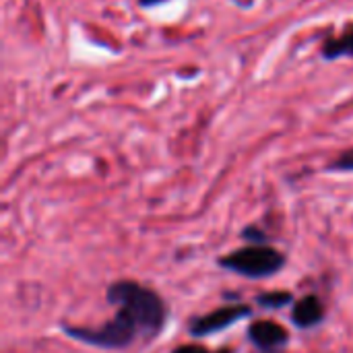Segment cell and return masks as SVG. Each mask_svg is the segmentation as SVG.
I'll return each instance as SVG.
<instances>
[{"mask_svg": "<svg viewBox=\"0 0 353 353\" xmlns=\"http://www.w3.org/2000/svg\"><path fill=\"white\" fill-rule=\"evenodd\" d=\"M108 304L116 308V314L99 327H72L60 325V331L79 343L116 352L128 350L139 339L153 341L168 325V304L163 298L132 279L114 281L105 292Z\"/></svg>", "mask_w": 353, "mask_h": 353, "instance_id": "1", "label": "cell"}, {"mask_svg": "<svg viewBox=\"0 0 353 353\" xmlns=\"http://www.w3.org/2000/svg\"><path fill=\"white\" fill-rule=\"evenodd\" d=\"M285 263H288L285 254L269 244H250L217 261L221 269L246 279H269L279 271H283Z\"/></svg>", "mask_w": 353, "mask_h": 353, "instance_id": "2", "label": "cell"}, {"mask_svg": "<svg viewBox=\"0 0 353 353\" xmlns=\"http://www.w3.org/2000/svg\"><path fill=\"white\" fill-rule=\"evenodd\" d=\"M248 316H252V308L246 304L223 306V308H217L205 316L192 319L188 325V333H190V337H196V339L209 337V335H215V333H221V331L234 327L236 323H240Z\"/></svg>", "mask_w": 353, "mask_h": 353, "instance_id": "3", "label": "cell"}, {"mask_svg": "<svg viewBox=\"0 0 353 353\" xmlns=\"http://www.w3.org/2000/svg\"><path fill=\"white\" fill-rule=\"evenodd\" d=\"M248 341L263 353L281 352L290 343V333L275 321H254L248 327Z\"/></svg>", "mask_w": 353, "mask_h": 353, "instance_id": "4", "label": "cell"}, {"mask_svg": "<svg viewBox=\"0 0 353 353\" xmlns=\"http://www.w3.org/2000/svg\"><path fill=\"white\" fill-rule=\"evenodd\" d=\"M323 321H325V306H323L321 298L314 294L304 296L302 300H298L292 306V323H294V327H298L302 331L314 329Z\"/></svg>", "mask_w": 353, "mask_h": 353, "instance_id": "5", "label": "cell"}, {"mask_svg": "<svg viewBox=\"0 0 353 353\" xmlns=\"http://www.w3.org/2000/svg\"><path fill=\"white\" fill-rule=\"evenodd\" d=\"M323 58L325 60H337V58H353V25L350 29H345L339 37L329 35L323 46H321Z\"/></svg>", "mask_w": 353, "mask_h": 353, "instance_id": "6", "label": "cell"}, {"mask_svg": "<svg viewBox=\"0 0 353 353\" xmlns=\"http://www.w3.org/2000/svg\"><path fill=\"white\" fill-rule=\"evenodd\" d=\"M254 302L261 306V308H269V310H279V308H285V306H294V296L290 292H265V294H259L254 298Z\"/></svg>", "mask_w": 353, "mask_h": 353, "instance_id": "7", "label": "cell"}, {"mask_svg": "<svg viewBox=\"0 0 353 353\" xmlns=\"http://www.w3.org/2000/svg\"><path fill=\"white\" fill-rule=\"evenodd\" d=\"M331 172H353V149L350 151H343L331 165H329Z\"/></svg>", "mask_w": 353, "mask_h": 353, "instance_id": "8", "label": "cell"}, {"mask_svg": "<svg viewBox=\"0 0 353 353\" xmlns=\"http://www.w3.org/2000/svg\"><path fill=\"white\" fill-rule=\"evenodd\" d=\"M242 238L248 240V242H252V244H267V234L261 232V230H256L254 225L244 228L242 230Z\"/></svg>", "mask_w": 353, "mask_h": 353, "instance_id": "9", "label": "cell"}, {"mask_svg": "<svg viewBox=\"0 0 353 353\" xmlns=\"http://www.w3.org/2000/svg\"><path fill=\"white\" fill-rule=\"evenodd\" d=\"M172 353H213L209 352L207 347H203V345H196V343H188V345H180V347H176ZM217 353H234L232 350H221V352Z\"/></svg>", "mask_w": 353, "mask_h": 353, "instance_id": "10", "label": "cell"}, {"mask_svg": "<svg viewBox=\"0 0 353 353\" xmlns=\"http://www.w3.org/2000/svg\"><path fill=\"white\" fill-rule=\"evenodd\" d=\"M161 2H165V0H139L141 6H157V4H161Z\"/></svg>", "mask_w": 353, "mask_h": 353, "instance_id": "11", "label": "cell"}]
</instances>
